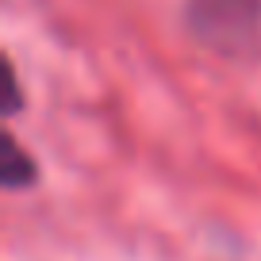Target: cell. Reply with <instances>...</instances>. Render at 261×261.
<instances>
[{
    "label": "cell",
    "instance_id": "2",
    "mask_svg": "<svg viewBox=\"0 0 261 261\" xmlns=\"http://www.w3.org/2000/svg\"><path fill=\"white\" fill-rule=\"evenodd\" d=\"M0 180H4L8 188H19V185H27V180H35V165H31V158H27L12 139L4 142V169H0Z\"/></svg>",
    "mask_w": 261,
    "mask_h": 261
},
{
    "label": "cell",
    "instance_id": "1",
    "mask_svg": "<svg viewBox=\"0 0 261 261\" xmlns=\"http://www.w3.org/2000/svg\"><path fill=\"white\" fill-rule=\"evenodd\" d=\"M261 4L257 0H192L188 4V23L207 46L238 50L257 31Z\"/></svg>",
    "mask_w": 261,
    "mask_h": 261
}]
</instances>
